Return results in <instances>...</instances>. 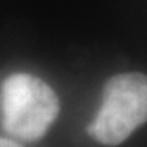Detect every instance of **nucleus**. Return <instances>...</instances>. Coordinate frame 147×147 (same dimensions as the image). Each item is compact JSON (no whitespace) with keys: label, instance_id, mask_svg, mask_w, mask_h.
<instances>
[{"label":"nucleus","instance_id":"obj_2","mask_svg":"<svg viewBox=\"0 0 147 147\" xmlns=\"http://www.w3.org/2000/svg\"><path fill=\"white\" fill-rule=\"evenodd\" d=\"M147 121V77L118 74L103 90V101L88 126L93 139L105 146H118Z\"/></svg>","mask_w":147,"mask_h":147},{"label":"nucleus","instance_id":"obj_1","mask_svg":"<svg viewBox=\"0 0 147 147\" xmlns=\"http://www.w3.org/2000/svg\"><path fill=\"white\" fill-rule=\"evenodd\" d=\"M59 113L54 90L30 74H13L2 90V124L18 141H38Z\"/></svg>","mask_w":147,"mask_h":147},{"label":"nucleus","instance_id":"obj_3","mask_svg":"<svg viewBox=\"0 0 147 147\" xmlns=\"http://www.w3.org/2000/svg\"><path fill=\"white\" fill-rule=\"evenodd\" d=\"M0 147H21L18 142L11 141V139H5V137H0Z\"/></svg>","mask_w":147,"mask_h":147}]
</instances>
